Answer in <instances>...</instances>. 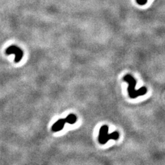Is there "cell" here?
I'll list each match as a JSON object with an SVG mask.
<instances>
[{
    "instance_id": "obj_2",
    "label": "cell",
    "mask_w": 165,
    "mask_h": 165,
    "mask_svg": "<svg viewBox=\"0 0 165 165\" xmlns=\"http://www.w3.org/2000/svg\"><path fill=\"white\" fill-rule=\"evenodd\" d=\"M108 127L107 125H104L102 127L99 132L98 141L102 144L107 143L109 140H118L119 138V134L117 131H114L111 134H108Z\"/></svg>"
},
{
    "instance_id": "obj_6",
    "label": "cell",
    "mask_w": 165,
    "mask_h": 165,
    "mask_svg": "<svg viewBox=\"0 0 165 165\" xmlns=\"http://www.w3.org/2000/svg\"><path fill=\"white\" fill-rule=\"evenodd\" d=\"M136 2L139 5L143 6L147 2V0H136Z\"/></svg>"
},
{
    "instance_id": "obj_5",
    "label": "cell",
    "mask_w": 165,
    "mask_h": 165,
    "mask_svg": "<svg viewBox=\"0 0 165 165\" xmlns=\"http://www.w3.org/2000/svg\"><path fill=\"white\" fill-rule=\"evenodd\" d=\"M65 123H69V124H74L77 121V117L74 114H70L68 116L65 118Z\"/></svg>"
},
{
    "instance_id": "obj_1",
    "label": "cell",
    "mask_w": 165,
    "mask_h": 165,
    "mask_svg": "<svg viewBox=\"0 0 165 165\" xmlns=\"http://www.w3.org/2000/svg\"><path fill=\"white\" fill-rule=\"evenodd\" d=\"M123 80L129 83L128 92L130 98H135L140 96L144 95L147 93V88L145 87H142L138 90H135V86L136 85V81L131 75L127 74L123 77Z\"/></svg>"
},
{
    "instance_id": "obj_3",
    "label": "cell",
    "mask_w": 165,
    "mask_h": 165,
    "mask_svg": "<svg viewBox=\"0 0 165 165\" xmlns=\"http://www.w3.org/2000/svg\"><path fill=\"white\" fill-rule=\"evenodd\" d=\"M6 54H15V62L19 63L21 61V59L24 57V52L22 50L16 45H11L6 50Z\"/></svg>"
},
{
    "instance_id": "obj_4",
    "label": "cell",
    "mask_w": 165,
    "mask_h": 165,
    "mask_svg": "<svg viewBox=\"0 0 165 165\" xmlns=\"http://www.w3.org/2000/svg\"><path fill=\"white\" fill-rule=\"evenodd\" d=\"M65 123H66L65 119L59 120L57 123H55L53 125H52V130L54 132H57V131L62 130L63 128H64V127Z\"/></svg>"
}]
</instances>
